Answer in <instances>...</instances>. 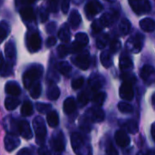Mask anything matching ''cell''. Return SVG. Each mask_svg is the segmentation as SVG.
<instances>
[{
	"label": "cell",
	"mask_w": 155,
	"mask_h": 155,
	"mask_svg": "<svg viewBox=\"0 0 155 155\" xmlns=\"http://www.w3.org/2000/svg\"><path fill=\"white\" fill-rule=\"evenodd\" d=\"M5 93L7 94H9L10 96L16 97V96L20 95V94H21V88H20L19 84L15 82H13V81L8 82L5 84Z\"/></svg>",
	"instance_id": "d6986e66"
},
{
	"label": "cell",
	"mask_w": 155,
	"mask_h": 155,
	"mask_svg": "<svg viewBox=\"0 0 155 155\" xmlns=\"http://www.w3.org/2000/svg\"><path fill=\"white\" fill-rule=\"evenodd\" d=\"M84 80L83 77H78L76 79H74L72 83V87L73 89L74 90H78L80 89L83 85H84Z\"/></svg>",
	"instance_id": "bcb514c9"
},
{
	"label": "cell",
	"mask_w": 155,
	"mask_h": 155,
	"mask_svg": "<svg viewBox=\"0 0 155 155\" xmlns=\"http://www.w3.org/2000/svg\"><path fill=\"white\" fill-rule=\"evenodd\" d=\"M131 31V23L128 19L124 18L119 24V32L122 35H126Z\"/></svg>",
	"instance_id": "1f68e13d"
},
{
	"label": "cell",
	"mask_w": 155,
	"mask_h": 155,
	"mask_svg": "<svg viewBox=\"0 0 155 155\" xmlns=\"http://www.w3.org/2000/svg\"><path fill=\"white\" fill-rule=\"evenodd\" d=\"M119 94L122 99H124L125 101H131L134 95L132 84L129 82L123 83V84L121 85L120 90H119Z\"/></svg>",
	"instance_id": "5bb4252c"
},
{
	"label": "cell",
	"mask_w": 155,
	"mask_h": 155,
	"mask_svg": "<svg viewBox=\"0 0 155 155\" xmlns=\"http://www.w3.org/2000/svg\"><path fill=\"white\" fill-rule=\"evenodd\" d=\"M20 14H21V17L23 18V20L26 22H32L35 18L34 9L31 6H24L21 9Z\"/></svg>",
	"instance_id": "603a6c76"
},
{
	"label": "cell",
	"mask_w": 155,
	"mask_h": 155,
	"mask_svg": "<svg viewBox=\"0 0 155 155\" xmlns=\"http://www.w3.org/2000/svg\"><path fill=\"white\" fill-rule=\"evenodd\" d=\"M51 144H52L53 150L56 153H62L64 150L65 143H64V134H62V132L56 133L53 136Z\"/></svg>",
	"instance_id": "4fadbf2b"
},
{
	"label": "cell",
	"mask_w": 155,
	"mask_h": 155,
	"mask_svg": "<svg viewBox=\"0 0 155 155\" xmlns=\"http://www.w3.org/2000/svg\"><path fill=\"white\" fill-rule=\"evenodd\" d=\"M89 101V95L87 94L86 92H82L78 95V102L81 104V106H84Z\"/></svg>",
	"instance_id": "f6af8a7d"
},
{
	"label": "cell",
	"mask_w": 155,
	"mask_h": 155,
	"mask_svg": "<svg viewBox=\"0 0 155 155\" xmlns=\"http://www.w3.org/2000/svg\"><path fill=\"white\" fill-rule=\"evenodd\" d=\"M103 10V5L98 0H89L84 7L87 18L91 19Z\"/></svg>",
	"instance_id": "ba28073f"
},
{
	"label": "cell",
	"mask_w": 155,
	"mask_h": 155,
	"mask_svg": "<svg viewBox=\"0 0 155 155\" xmlns=\"http://www.w3.org/2000/svg\"><path fill=\"white\" fill-rule=\"evenodd\" d=\"M130 6L137 15H143L151 11L149 0H129Z\"/></svg>",
	"instance_id": "8992f818"
},
{
	"label": "cell",
	"mask_w": 155,
	"mask_h": 155,
	"mask_svg": "<svg viewBox=\"0 0 155 155\" xmlns=\"http://www.w3.org/2000/svg\"><path fill=\"white\" fill-rule=\"evenodd\" d=\"M119 64H120L121 70L124 71V72H129V71H131V70L133 69V67H134V64H133L132 59L130 58V56L125 55V54H123V55L121 56Z\"/></svg>",
	"instance_id": "44dd1931"
},
{
	"label": "cell",
	"mask_w": 155,
	"mask_h": 155,
	"mask_svg": "<svg viewBox=\"0 0 155 155\" xmlns=\"http://www.w3.org/2000/svg\"><path fill=\"white\" fill-rule=\"evenodd\" d=\"M69 52H70V48L68 46L64 45H61L57 48V53H58V55H59L60 58L65 57L69 54Z\"/></svg>",
	"instance_id": "60d3db41"
},
{
	"label": "cell",
	"mask_w": 155,
	"mask_h": 155,
	"mask_svg": "<svg viewBox=\"0 0 155 155\" xmlns=\"http://www.w3.org/2000/svg\"><path fill=\"white\" fill-rule=\"evenodd\" d=\"M20 139L15 134H7L5 137L4 144L7 152H13L20 145Z\"/></svg>",
	"instance_id": "7c38bea8"
},
{
	"label": "cell",
	"mask_w": 155,
	"mask_h": 155,
	"mask_svg": "<svg viewBox=\"0 0 155 155\" xmlns=\"http://www.w3.org/2000/svg\"><path fill=\"white\" fill-rule=\"evenodd\" d=\"M118 109L123 114H131L134 110L133 106L127 102H120L118 104Z\"/></svg>",
	"instance_id": "ab89813d"
},
{
	"label": "cell",
	"mask_w": 155,
	"mask_h": 155,
	"mask_svg": "<svg viewBox=\"0 0 155 155\" xmlns=\"http://www.w3.org/2000/svg\"><path fill=\"white\" fill-rule=\"evenodd\" d=\"M104 84V78L99 74H93L89 79V86L93 91H98Z\"/></svg>",
	"instance_id": "ffe728a7"
},
{
	"label": "cell",
	"mask_w": 155,
	"mask_h": 155,
	"mask_svg": "<svg viewBox=\"0 0 155 155\" xmlns=\"http://www.w3.org/2000/svg\"><path fill=\"white\" fill-rule=\"evenodd\" d=\"M15 129L17 131V133L25 139L26 140H29L33 137V134H32V131H31V128H30V125L28 124L27 121H18L16 122V124H15Z\"/></svg>",
	"instance_id": "8fae6325"
},
{
	"label": "cell",
	"mask_w": 155,
	"mask_h": 155,
	"mask_svg": "<svg viewBox=\"0 0 155 155\" xmlns=\"http://www.w3.org/2000/svg\"><path fill=\"white\" fill-rule=\"evenodd\" d=\"M120 48H121V42L120 41H118L117 39H114V40H113L111 42V44H110V52H111V54L112 53L113 54L117 53L120 50Z\"/></svg>",
	"instance_id": "b9f144b4"
},
{
	"label": "cell",
	"mask_w": 155,
	"mask_h": 155,
	"mask_svg": "<svg viewBox=\"0 0 155 155\" xmlns=\"http://www.w3.org/2000/svg\"><path fill=\"white\" fill-rule=\"evenodd\" d=\"M57 70L64 75H68L72 72V66L67 62H60L57 64Z\"/></svg>",
	"instance_id": "d590c367"
},
{
	"label": "cell",
	"mask_w": 155,
	"mask_h": 155,
	"mask_svg": "<svg viewBox=\"0 0 155 155\" xmlns=\"http://www.w3.org/2000/svg\"><path fill=\"white\" fill-rule=\"evenodd\" d=\"M38 155H52L50 150L46 146H41L38 150Z\"/></svg>",
	"instance_id": "816d5d0a"
},
{
	"label": "cell",
	"mask_w": 155,
	"mask_h": 155,
	"mask_svg": "<svg viewBox=\"0 0 155 155\" xmlns=\"http://www.w3.org/2000/svg\"><path fill=\"white\" fill-rule=\"evenodd\" d=\"M35 1H37V0H27V3H34Z\"/></svg>",
	"instance_id": "680465c9"
},
{
	"label": "cell",
	"mask_w": 155,
	"mask_h": 155,
	"mask_svg": "<svg viewBox=\"0 0 155 155\" xmlns=\"http://www.w3.org/2000/svg\"><path fill=\"white\" fill-rule=\"evenodd\" d=\"M56 43V38L54 36H50L47 40H46V46L47 47H51L53 45H54Z\"/></svg>",
	"instance_id": "db71d44e"
},
{
	"label": "cell",
	"mask_w": 155,
	"mask_h": 155,
	"mask_svg": "<svg viewBox=\"0 0 155 155\" xmlns=\"http://www.w3.org/2000/svg\"><path fill=\"white\" fill-rule=\"evenodd\" d=\"M16 155H32V152L28 148H23L17 153Z\"/></svg>",
	"instance_id": "11a10c76"
},
{
	"label": "cell",
	"mask_w": 155,
	"mask_h": 155,
	"mask_svg": "<svg viewBox=\"0 0 155 155\" xmlns=\"http://www.w3.org/2000/svg\"><path fill=\"white\" fill-rule=\"evenodd\" d=\"M5 56H6V59H7V63L13 66V64L15 63V59H16L15 44L13 41H9L5 46Z\"/></svg>",
	"instance_id": "9a60e30c"
},
{
	"label": "cell",
	"mask_w": 155,
	"mask_h": 155,
	"mask_svg": "<svg viewBox=\"0 0 155 155\" xmlns=\"http://www.w3.org/2000/svg\"><path fill=\"white\" fill-rule=\"evenodd\" d=\"M114 139L116 143L122 148H125L130 144V137L124 131H117Z\"/></svg>",
	"instance_id": "ac0fdd59"
},
{
	"label": "cell",
	"mask_w": 155,
	"mask_h": 155,
	"mask_svg": "<svg viewBox=\"0 0 155 155\" xmlns=\"http://www.w3.org/2000/svg\"><path fill=\"white\" fill-rule=\"evenodd\" d=\"M143 45V35L137 33L135 35L131 36L126 42V48L129 52L137 54L139 53Z\"/></svg>",
	"instance_id": "277c9868"
},
{
	"label": "cell",
	"mask_w": 155,
	"mask_h": 155,
	"mask_svg": "<svg viewBox=\"0 0 155 155\" xmlns=\"http://www.w3.org/2000/svg\"><path fill=\"white\" fill-rule=\"evenodd\" d=\"M141 77L147 84H155V68L150 64H145L141 69Z\"/></svg>",
	"instance_id": "30bf717a"
},
{
	"label": "cell",
	"mask_w": 155,
	"mask_h": 155,
	"mask_svg": "<svg viewBox=\"0 0 155 155\" xmlns=\"http://www.w3.org/2000/svg\"><path fill=\"white\" fill-rule=\"evenodd\" d=\"M73 63L82 70H86L90 66V55L86 51L81 52L73 58Z\"/></svg>",
	"instance_id": "9c48e42d"
},
{
	"label": "cell",
	"mask_w": 155,
	"mask_h": 155,
	"mask_svg": "<svg viewBox=\"0 0 155 155\" xmlns=\"http://www.w3.org/2000/svg\"><path fill=\"white\" fill-rule=\"evenodd\" d=\"M12 74V65L8 63H5L3 54L0 52V75L1 76H9Z\"/></svg>",
	"instance_id": "7402d4cb"
},
{
	"label": "cell",
	"mask_w": 155,
	"mask_h": 155,
	"mask_svg": "<svg viewBox=\"0 0 155 155\" xmlns=\"http://www.w3.org/2000/svg\"><path fill=\"white\" fill-rule=\"evenodd\" d=\"M46 95H47V98L49 100H52V101H55L59 98L60 96V89L55 85V84H53L51 85L48 89H47V93H46Z\"/></svg>",
	"instance_id": "4dcf8cb0"
},
{
	"label": "cell",
	"mask_w": 155,
	"mask_h": 155,
	"mask_svg": "<svg viewBox=\"0 0 155 155\" xmlns=\"http://www.w3.org/2000/svg\"><path fill=\"white\" fill-rule=\"evenodd\" d=\"M109 42V36L107 34H103L98 36L96 40V45L99 49H104Z\"/></svg>",
	"instance_id": "8d00e7d4"
},
{
	"label": "cell",
	"mask_w": 155,
	"mask_h": 155,
	"mask_svg": "<svg viewBox=\"0 0 155 155\" xmlns=\"http://www.w3.org/2000/svg\"><path fill=\"white\" fill-rule=\"evenodd\" d=\"M33 114V104L30 101H25L21 107V114L25 117Z\"/></svg>",
	"instance_id": "d6a6232c"
},
{
	"label": "cell",
	"mask_w": 155,
	"mask_h": 155,
	"mask_svg": "<svg viewBox=\"0 0 155 155\" xmlns=\"http://www.w3.org/2000/svg\"><path fill=\"white\" fill-rule=\"evenodd\" d=\"M88 42H89V38L85 33H78L75 35V41L73 43L70 51L73 53H78L85 45H87Z\"/></svg>",
	"instance_id": "52a82bcc"
},
{
	"label": "cell",
	"mask_w": 155,
	"mask_h": 155,
	"mask_svg": "<svg viewBox=\"0 0 155 155\" xmlns=\"http://www.w3.org/2000/svg\"><path fill=\"white\" fill-rule=\"evenodd\" d=\"M39 15H40L41 22H45L48 19V16H49L48 11L46 10V8L40 7V9H39Z\"/></svg>",
	"instance_id": "7dc6e473"
},
{
	"label": "cell",
	"mask_w": 155,
	"mask_h": 155,
	"mask_svg": "<svg viewBox=\"0 0 155 155\" xmlns=\"http://www.w3.org/2000/svg\"><path fill=\"white\" fill-rule=\"evenodd\" d=\"M118 12L114 11V10H111L106 12L105 14H104L101 17H100V22L103 25V26H109L112 24H114L117 19H118Z\"/></svg>",
	"instance_id": "e0dca14e"
},
{
	"label": "cell",
	"mask_w": 155,
	"mask_h": 155,
	"mask_svg": "<svg viewBox=\"0 0 155 155\" xmlns=\"http://www.w3.org/2000/svg\"><path fill=\"white\" fill-rule=\"evenodd\" d=\"M9 31H10L9 25L5 21H1L0 22V44L6 38L7 35L9 34Z\"/></svg>",
	"instance_id": "836d02e7"
},
{
	"label": "cell",
	"mask_w": 155,
	"mask_h": 155,
	"mask_svg": "<svg viewBox=\"0 0 155 155\" xmlns=\"http://www.w3.org/2000/svg\"><path fill=\"white\" fill-rule=\"evenodd\" d=\"M86 116H87V119L91 120L92 122L99 123V122L104 121L105 114H104V112L100 107H93L88 110Z\"/></svg>",
	"instance_id": "2e32d148"
},
{
	"label": "cell",
	"mask_w": 155,
	"mask_h": 155,
	"mask_svg": "<svg viewBox=\"0 0 155 155\" xmlns=\"http://www.w3.org/2000/svg\"><path fill=\"white\" fill-rule=\"evenodd\" d=\"M71 144L76 155H90L91 153L90 146L80 134L74 133L71 135Z\"/></svg>",
	"instance_id": "7a4b0ae2"
},
{
	"label": "cell",
	"mask_w": 155,
	"mask_h": 155,
	"mask_svg": "<svg viewBox=\"0 0 155 155\" xmlns=\"http://www.w3.org/2000/svg\"><path fill=\"white\" fill-rule=\"evenodd\" d=\"M106 154L107 155H118V153H117V151L115 150V148L112 145V144H110L109 146H108V148H107V150H106Z\"/></svg>",
	"instance_id": "f5cc1de1"
},
{
	"label": "cell",
	"mask_w": 155,
	"mask_h": 155,
	"mask_svg": "<svg viewBox=\"0 0 155 155\" xmlns=\"http://www.w3.org/2000/svg\"><path fill=\"white\" fill-rule=\"evenodd\" d=\"M36 109L38 112L45 114L47 112H50L51 110V105L48 104H42V103H37L36 104Z\"/></svg>",
	"instance_id": "7bdbcfd3"
},
{
	"label": "cell",
	"mask_w": 155,
	"mask_h": 155,
	"mask_svg": "<svg viewBox=\"0 0 155 155\" xmlns=\"http://www.w3.org/2000/svg\"><path fill=\"white\" fill-rule=\"evenodd\" d=\"M105 98H106V94L104 93H103V92L97 93L93 97V103L94 104H96L97 106H101L104 103Z\"/></svg>",
	"instance_id": "f35d334b"
},
{
	"label": "cell",
	"mask_w": 155,
	"mask_h": 155,
	"mask_svg": "<svg viewBox=\"0 0 155 155\" xmlns=\"http://www.w3.org/2000/svg\"><path fill=\"white\" fill-rule=\"evenodd\" d=\"M124 129L129 134H136L138 132V124L135 121H128L124 124Z\"/></svg>",
	"instance_id": "74e56055"
},
{
	"label": "cell",
	"mask_w": 155,
	"mask_h": 155,
	"mask_svg": "<svg viewBox=\"0 0 155 155\" xmlns=\"http://www.w3.org/2000/svg\"><path fill=\"white\" fill-rule=\"evenodd\" d=\"M22 2H24V3H27V0H21Z\"/></svg>",
	"instance_id": "91938a15"
},
{
	"label": "cell",
	"mask_w": 155,
	"mask_h": 155,
	"mask_svg": "<svg viewBox=\"0 0 155 155\" xmlns=\"http://www.w3.org/2000/svg\"><path fill=\"white\" fill-rule=\"evenodd\" d=\"M46 121L50 127H53V128L56 127L59 124V117H58L57 113L55 111H50L47 114Z\"/></svg>",
	"instance_id": "f546056e"
},
{
	"label": "cell",
	"mask_w": 155,
	"mask_h": 155,
	"mask_svg": "<svg viewBox=\"0 0 155 155\" xmlns=\"http://www.w3.org/2000/svg\"><path fill=\"white\" fill-rule=\"evenodd\" d=\"M70 2L71 0H62L61 3V8L64 14H66L69 10V6H70Z\"/></svg>",
	"instance_id": "681fc988"
},
{
	"label": "cell",
	"mask_w": 155,
	"mask_h": 155,
	"mask_svg": "<svg viewBox=\"0 0 155 155\" xmlns=\"http://www.w3.org/2000/svg\"><path fill=\"white\" fill-rule=\"evenodd\" d=\"M103 25L101 24L100 20H94L92 24V31L93 34H98L103 30Z\"/></svg>",
	"instance_id": "ee69618b"
},
{
	"label": "cell",
	"mask_w": 155,
	"mask_h": 155,
	"mask_svg": "<svg viewBox=\"0 0 155 155\" xmlns=\"http://www.w3.org/2000/svg\"><path fill=\"white\" fill-rule=\"evenodd\" d=\"M152 104H153V106L155 108V93L152 96Z\"/></svg>",
	"instance_id": "6f0895ef"
},
{
	"label": "cell",
	"mask_w": 155,
	"mask_h": 155,
	"mask_svg": "<svg viewBox=\"0 0 155 155\" xmlns=\"http://www.w3.org/2000/svg\"><path fill=\"white\" fill-rule=\"evenodd\" d=\"M19 104H20V100L17 97L9 96V97H6L5 100V107L8 111L15 110Z\"/></svg>",
	"instance_id": "4316f807"
},
{
	"label": "cell",
	"mask_w": 155,
	"mask_h": 155,
	"mask_svg": "<svg viewBox=\"0 0 155 155\" xmlns=\"http://www.w3.org/2000/svg\"><path fill=\"white\" fill-rule=\"evenodd\" d=\"M81 21H82V18H81L79 12L77 10H73L69 15V23L71 26L74 29L77 28L79 25L81 24Z\"/></svg>",
	"instance_id": "484cf974"
},
{
	"label": "cell",
	"mask_w": 155,
	"mask_h": 155,
	"mask_svg": "<svg viewBox=\"0 0 155 155\" xmlns=\"http://www.w3.org/2000/svg\"><path fill=\"white\" fill-rule=\"evenodd\" d=\"M100 60L102 64L105 68H109L113 64V59H112V54L110 51H104L102 52L100 55Z\"/></svg>",
	"instance_id": "f1b7e54d"
},
{
	"label": "cell",
	"mask_w": 155,
	"mask_h": 155,
	"mask_svg": "<svg viewBox=\"0 0 155 155\" xmlns=\"http://www.w3.org/2000/svg\"><path fill=\"white\" fill-rule=\"evenodd\" d=\"M55 28H56V24L54 22H50L46 25V32L48 34H53L55 31Z\"/></svg>",
	"instance_id": "f907efd6"
},
{
	"label": "cell",
	"mask_w": 155,
	"mask_h": 155,
	"mask_svg": "<svg viewBox=\"0 0 155 155\" xmlns=\"http://www.w3.org/2000/svg\"><path fill=\"white\" fill-rule=\"evenodd\" d=\"M70 36H71V33H70V29L69 26L64 24L62 25V27L60 28L59 32H58V37L62 42H68L70 40Z\"/></svg>",
	"instance_id": "83f0119b"
},
{
	"label": "cell",
	"mask_w": 155,
	"mask_h": 155,
	"mask_svg": "<svg viewBox=\"0 0 155 155\" xmlns=\"http://www.w3.org/2000/svg\"><path fill=\"white\" fill-rule=\"evenodd\" d=\"M33 127L35 133L36 143L39 145H43L46 137V127L44 119L40 116H36L33 121Z\"/></svg>",
	"instance_id": "3957f363"
},
{
	"label": "cell",
	"mask_w": 155,
	"mask_h": 155,
	"mask_svg": "<svg viewBox=\"0 0 155 155\" xmlns=\"http://www.w3.org/2000/svg\"><path fill=\"white\" fill-rule=\"evenodd\" d=\"M42 45V39L40 35L36 31L28 33L26 37V46L31 53L37 52Z\"/></svg>",
	"instance_id": "5b68a950"
},
{
	"label": "cell",
	"mask_w": 155,
	"mask_h": 155,
	"mask_svg": "<svg viewBox=\"0 0 155 155\" xmlns=\"http://www.w3.org/2000/svg\"><path fill=\"white\" fill-rule=\"evenodd\" d=\"M140 26L145 32H153L155 30V21L152 18H143L140 21Z\"/></svg>",
	"instance_id": "d4e9b609"
},
{
	"label": "cell",
	"mask_w": 155,
	"mask_h": 155,
	"mask_svg": "<svg viewBox=\"0 0 155 155\" xmlns=\"http://www.w3.org/2000/svg\"><path fill=\"white\" fill-rule=\"evenodd\" d=\"M76 109V102L73 97H68L64 102V112L66 114H73Z\"/></svg>",
	"instance_id": "cb8c5ba5"
},
{
	"label": "cell",
	"mask_w": 155,
	"mask_h": 155,
	"mask_svg": "<svg viewBox=\"0 0 155 155\" xmlns=\"http://www.w3.org/2000/svg\"><path fill=\"white\" fill-rule=\"evenodd\" d=\"M44 72V68L40 64H35L28 68L23 74V84L26 89H30V87L39 82L38 80L41 78Z\"/></svg>",
	"instance_id": "6da1fadb"
},
{
	"label": "cell",
	"mask_w": 155,
	"mask_h": 155,
	"mask_svg": "<svg viewBox=\"0 0 155 155\" xmlns=\"http://www.w3.org/2000/svg\"><path fill=\"white\" fill-rule=\"evenodd\" d=\"M151 133H152V136L153 138V140L155 141V123L153 124L152 125V128H151Z\"/></svg>",
	"instance_id": "9f6ffc18"
},
{
	"label": "cell",
	"mask_w": 155,
	"mask_h": 155,
	"mask_svg": "<svg viewBox=\"0 0 155 155\" xmlns=\"http://www.w3.org/2000/svg\"><path fill=\"white\" fill-rule=\"evenodd\" d=\"M42 93V85L39 82H36L30 87V95L32 98L36 99L40 96Z\"/></svg>",
	"instance_id": "e575fe53"
},
{
	"label": "cell",
	"mask_w": 155,
	"mask_h": 155,
	"mask_svg": "<svg viewBox=\"0 0 155 155\" xmlns=\"http://www.w3.org/2000/svg\"><path fill=\"white\" fill-rule=\"evenodd\" d=\"M59 0H49V10L52 13H56L58 11Z\"/></svg>",
	"instance_id": "c3c4849f"
}]
</instances>
